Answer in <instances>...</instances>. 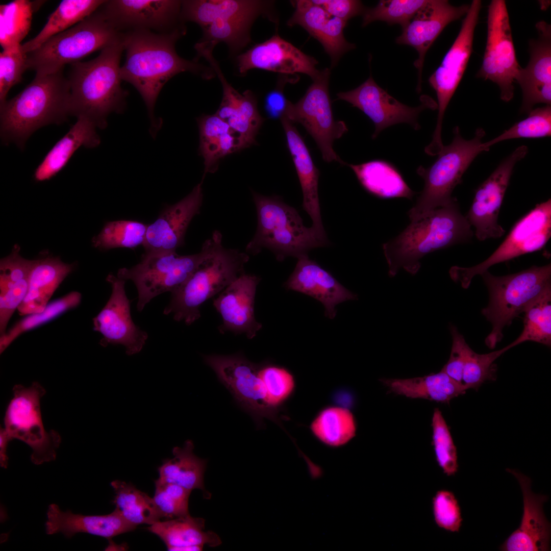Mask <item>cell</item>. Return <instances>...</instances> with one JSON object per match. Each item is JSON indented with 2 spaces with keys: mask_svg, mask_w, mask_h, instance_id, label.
<instances>
[{
  "mask_svg": "<svg viewBox=\"0 0 551 551\" xmlns=\"http://www.w3.org/2000/svg\"><path fill=\"white\" fill-rule=\"evenodd\" d=\"M182 28L167 33L147 30L123 32L126 59L120 67L122 81L131 84L139 92L147 107L153 134L158 128L154 110L158 95L171 78L182 72H190L210 79L214 70L196 61L180 57L175 49L177 41L183 35Z\"/></svg>",
  "mask_w": 551,
  "mask_h": 551,
  "instance_id": "6da1fadb",
  "label": "cell"
},
{
  "mask_svg": "<svg viewBox=\"0 0 551 551\" xmlns=\"http://www.w3.org/2000/svg\"><path fill=\"white\" fill-rule=\"evenodd\" d=\"M123 51L122 37L101 50L95 58L70 64L67 78L70 115L86 117L104 129L110 113L123 111L128 94L121 86L120 61Z\"/></svg>",
  "mask_w": 551,
  "mask_h": 551,
  "instance_id": "7a4b0ae2",
  "label": "cell"
},
{
  "mask_svg": "<svg viewBox=\"0 0 551 551\" xmlns=\"http://www.w3.org/2000/svg\"><path fill=\"white\" fill-rule=\"evenodd\" d=\"M70 87L63 70L36 74L20 93L0 105L1 137L5 143L23 148L30 136L49 124L60 123L69 115Z\"/></svg>",
  "mask_w": 551,
  "mask_h": 551,
  "instance_id": "3957f363",
  "label": "cell"
},
{
  "mask_svg": "<svg viewBox=\"0 0 551 551\" xmlns=\"http://www.w3.org/2000/svg\"><path fill=\"white\" fill-rule=\"evenodd\" d=\"M473 235L471 226L461 213L457 201L437 208L411 223L397 236L383 245L391 277L400 268L412 274L420 267L419 260L436 250L466 242Z\"/></svg>",
  "mask_w": 551,
  "mask_h": 551,
  "instance_id": "277c9868",
  "label": "cell"
},
{
  "mask_svg": "<svg viewBox=\"0 0 551 551\" xmlns=\"http://www.w3.org/2000/svg\"><path fill=\"white\" fill-rule=\"evenodd\" d=\"M257 215V227L246 247L247 254L257 255L267 248L279 261L288 257L297 259L312 249L327 246V235L304 226L298 212L278 196H267L252 191Z\"/></svg>",
  "mask_w": 551,
  "mask_h": 551,
  "instance_id": "5b68a950",
  "label": "cell"
},
{
  "mask_svg": "<svg viewBox=\"0 0 551 551\" xmlns=\"http://www.w3.org/2000/svg\"><path fill=\"white\" fill-rule=\"evenodd\" d=\"M249 259L246 253L224 247L220 238L188 280L171 292L163 313L171 314L175 320L191 324L200 318V307L204 302L245 273Z\"/></svg>",
  "mask_w": 551,
  "mask_h": 551,
  "instance_id": "8992f818",
  "label": "cell"
},
{
  "mask_svg": "<svg viewBox=\"0 0 551 551\" xmlns=\"http://www.w3.org/2000/svg\"><path fill=\"white\" fill-rule=\"evenodd\" d=\"M122 34L99 7L80 22L27 53V69L40 76L57 72L66 64L80 61L91 53L117 42Z\"/></svg>",
  "mask_w": 551,
  "mask_h": 551,
  "instance_id": "52a82bcc",
  "label": "cell"
},
{
  "mask_svg": "<svg viewBox=\"0 0 551 551\" xmlns=\"http://www.w3.org/2000/svg\"><path fill=\"white\" fill-rule=\"evenodd\" d=\"M454 138L443 145L438 158L429 167L420 166L417 173L424 181V186L414 206L408 214L411 221L424 217L435 209L447 206L457 199L452 196L455 187L475 157L486 151L482 147L484 130L478 129L470 140L463 138L458 127L453 130Z\"/></svg>",
  "mask_w": 551,
  "mask_h": 551,
  "instance_id": "ba28073f",
  "label": "cell"
},
{
  "mask_svg": "<svg viewBox=\"0 0 551 551\" xmlns=\"http://www.w3.org/2000/svg\"><path fill=\"white\" fill-rule=\"evenodd\" d=\"M489 296L482 314L492 325L485 340L490 349H494L503 337V331L523 312L535 298L551 288V265L533 266L520 272L495 276L488 270L481 275Z\"/></svg>",
  "mask_w": 551,
  "mask_h": 551,
  "instance_id": "9c48e42d",
  "label": "cell"
},
{
  "mask_svg": "<svg viewBox=\"0 0 551 551\" xmlns=\"http://www.w3.org/2000/svg\"><path fill=\"white\" fill-rule=\"evenodd\" d=\"M221 238L220 232H214L201 251L193 255L181 256L176 252L144 253L138 264L119 269L117 277L134 282L138 293L137 308L142 311L153 298L166 292L171 293L182 285Z\"/></svg>",
  "mask_w": 551,
  "mask_h": 551,
  "instance_id": "30bf717a",
  "label": "cell"
},
{
  "mask_svg": "<svg viewBox=\"0 0 551 551\" xmlns=\"http://www.w3.org/2000/svg\"><path fill=\"white\" fill-rule=\"evenodd\" d=\"M4 418L5 430L11 439H17L30 446L32 462L36 465L56 459L61 438L54 430L46 431L41 418L40 399L45 393L37 382L26 388L16 385Z\"/></svg>",
  "mask_w": 551,
  "mask_h": 551,
  "instance_id": "8fae6325",
  "label": "cell"
},
{
  "mask_svg": "<svg viewBox=\"0 0 551 551\" xmlns=\"http://www.w3.org/2000/svg\"><path fill=\"white\" fill-rule=\"evenodd\" d=\"M330 70L325 68L313 79L305 95L296 103L289 101L285 115L292 122L301 124L311 136L326 162L345 165L333 149L335 140L348 131L343 121L335 120L329 92Z\"/></svg>",
  "mask_w": 551,
  "mask_h": 551,
  "instance_id": "7c38bea8",
  "label": "cell"
},
{
  "mask_svg": "<svg viewBox=\"0 0 551 551\" xmlns=\"http://www.w3.org/2000/svg\"><path fill=\"white\" fill-rule=\"evenodd\" d=\"M481 6V1H472L454 42L440 65L429 78V84L436 93L438 110L432 140L425 147V152L430 155H437L443 146L441 130L444 115L462 78L471 55L474 30Z\"/></svg>",
  "mask_w": 551,
  "mask_h": 551,
  "instance_id": "4fadbf2b",
  "label": "cell"
},
{
  "mask_svg": "<svg viewBox=\"0 0 551 551\" xmlns=\"http://www.w3.org/2000/svg\"><path fill=\"white\" fill-rule=\"evenodd\" d=\"M551 236V199L537 204L513 227L504 241L486 260L470 267L453 266L450 278L468 288L473 278L491 266L542 249Z\"/></svg>",
  "mask_w": 551,
  "mask_h": 551,
  "instance_id": "5bb4252c",
  "label": "cell"
},
{
  "mask_svg": "<svg viewBox=\"0 0 551 551\" xmlns=\"http://www.w3.org/2000/svg\"><path fill=\"white\" fill-rule=\"evenodd\" d=\"M520 67L506 2L493 0L488 6L486 44L477 77L497 85L501 99L508 102L514 96V83Z\"/></svg>",
  "mask_w": 551,
  "mask_h": 551,
  "instance_id": "9a60e30c",
  "label": "cell"
},
{
  "mask_svg": "<svg viewBox=\"0 0 551 551\" xmlns=\"http://www.w3.org/2000/svg\"><path fill=\"white\" fill-rule=\"evenodd\" d=\"M204 359L258 426L262 427L266 418L282 427L278 409L270 408L266 402L265 390L258 374L261 364L250 361L240 353L210 355L204 356Z\"/></svg>",
  "mask_w": 551,
  "mask_h": 551,
  "instance_id": "2e32d148",
  "label": "cell"
},
{
  "mask_svg": "<svg viewBox=\"0 0 551 551\" xmlns=\"http://www.w3.org/2000/svg\"><path fill=\"white\" fill-rule=\"evenodd\" d=\"M337 96V99L346 101L361 110L373 122L375 127L373 139L384 129L400 123H408L414 129L419 130V114L426 109L437 108L436 102L428 96L421 97V104L418 107L405 105L380 87L371 76L356 88L340 92Z\"/></svg>",
  "mask_w": 551,
  "mask_h": 551,
  "instance_id": "e0dca14e",
  "label": "cell"
},
{
  "mask_svg": "<svg viewBox=\"0 0 551 551\" xmlns=\"http://www.w3.org/2000/svg\"><path fill=\"white\" fill-rule=\"evenodd\" d=\"M528 152L525 145L517 147L477 188L465 216L480 241L502 237L506 231L498 223L500 207L516 164Z\"/></svg>",
  "mask_w": 551,
  "mask_h": 551,
  "instance_id": "ac0fdd59",
  "label": "cell"
},
{
  "mask_svg": "<svg viewBox=\"0 0 551 551\" xmlns=\"http://www.w3.org/2000/svg\"><path fill=\"white\" fill-rule=\"evenodd\" d=\"M106 280L111 285L112 293L104 307L93 318V330L103 335L100 344H121L126 354L139 353L148 338L147 333L133 322L131 315V301L125 291L126 280L109 274Z\"/></svg>",
  "mask_w": 551,
  "mask_h": 551,
  "instance_id": "d6986e66",
  "label": "cell"
},
{
  "mask_svg": "<svg viewBox=\"0 0 551 551\" xmlns=\"http://www.w3.org/2000/svg\"><path fill=\"white\" fill-rule=\"evenodd\" d=\"M182 1L176 0H111L100 7L119 31L128 29L171 32L180 19Z\"/></svg>",
  "mask_w": 551,
  "mask_h": 551,
  "instance_id": "ffe728a7",
  "label": "cell"
},
{
  "mask_svg": "<svg viewBox=\"0 0 551 551\" xmlns=\"http://www.w3.org/2000/svg\"><path fill=\"white\" fill-rule=\"evenodd\" d=\"M469 5L454 6L446 0H428L396 39L397 44L414 48L418 57L414 63L418 69L417 89L421 86V74L425 54L432 44L450 22L465 16Z\"/></svg>",
  "mask_w": 551,
  "mask_h": 551,
  "instance_id": "44dd1931",
  "label": "cell"
},
{
  "mask_svg": "<svg viewBox=\"0 0 551 551\" xmlns=\"http://www.w3.org/2000/svg\"><path fill=\"white\" fill-rule=\"evenodd\" d=\"M239 72L260 69L285 74L302 73L314 79L319 73L318 62L291 43L275 34L257 43L237 58Z\"/></svg>",
  "mask_w": 551,
  "mask_h": 551,
  "instance_id": "7402d4cb",
  "label": "cell"
},
{
  "mask_svg": "<svg viewBox=\"0 0 551 551\" xmlns=\"http://www.w3.org/2000/svg\"><path fill=\"white\" fill-rule=\"evenodd\" d=\"M536 28L538 37L529 42V63L515 80L522 92V113H529L537 104H551V27L541 20Z\"/></svg>",
  "mask_w": 551,
  "mask_h": 551,
  "instance_id": "603a6c76",
  "label": "cell"
},
{
  "mask_svg": "<svg viewBox=\"0 0 551 551\" xmlns=\"http://www.w3.org/2000/svg\"><path fill=\"white\" fill-rule=\"evenodd\" d=\"M506 471L517 480L522 493L523 511L519 527L500 546L503 551H547L550 550V523L543 510L546 495L531 490L529 477L516 469Z\"/></svg>",
  "mask_w": 551,
  "mask_h": 551,
  "instance_id": "cb8c5ba5",
  "label": "cell"
},
{
  "mask_svg": "<svg viewBox=\"0 0 551 551\" xmlns=\"http://www.w3.org/2000/svg\"><path fill=\"white\" fill-rule=\"evenodd\" d=\"M201 182L179 202L167 207L147 226L143 246L145 253L176 252L184 243L186 230L199 213L203 194Z\"/></svg>",
  "mask_w": 551,
  "mask_h": 551,
  "instance_id": "d4e9b609",
  "label": "cell"
},
{
  "mask_svg": "<svg viewBox=\"0 0 551 551\" xmlns=\"http://www.w3.org/2000/svg\"><path fill=\"white\" fill-rule=\"evenodd\" d=\"M261 278L244 273L219 293L213 306L220 314L222 323L219 331L244 334L252 339L262 328L255 318L254 304L257 286Z\"/></svg>",
  "mask_w": 551,
  "mask_h": 551,
  "instance_id": "484cf974",
  "label": "cell"
},
{
  "mask_svg": "<svg viewBox=\"0 0 551 551\" xmlns=\"http://www.w3.org/2000/svg\"><path fill=\"white\" fill-rule=\"evenodd\" d=\"M295 11L287 22L289 27L298 25L317 39L322 45L335 66L340 58L355 47L344 36L347 21L329 14L312 1L300 0L292 2Z\"/></svg>",
  "mask_w": 551,
  "mask_h": 551,
  "instance_id": "4316f807",
  "label": "cell"
},
{
  "mask_svg": "<svg viewBox=\"0 0 551 551\" xmlns=\"http://www.w3.org/2000/svg\"><path fill=\"white\" fill-rule=\"evenodd\" d=\"M284 285L288 290L304 293L321 302L325 316L330 319L336 316L337 305L357 298L308 256L298 258L293 272Z\"/></svg>",
  "mask_w": 551,
  "mask_h": 551,
  "instance_id": "83f0119b",
  "label": "cell"
},
{
  "mask_svg": "<svg viewBox=\"0 0 551 551\" xmlns=\"http://www.w3.org/2000/svg\"><path fill=\"white\" fill-rule=\"evenodd\" d=\"M136 527L128 522L117 508L107 515H84L69 510L63 512L55 504L48 506L45 523L47 534L61 533L67 538L85 533L110 539Z\"/></svg>",
  "mask_w": 551,
  "mask_h": 551,
  "instance_id": "f1b7e54d",
  "label": "cell"
},
{
  "mask_svg": "<svg viewBox=\"0 0 551 551\" xmlns=\"http://www.w3.org/2000/svg\"><path fill=\"white\" fill-rule=\"evenodd\" d=\"M273 3L244 0H189L182 1L180 19L192 21L202 28L217 20L254 21L263 15L272 19Z\"/></svg>",
  "mask_w": 551,
  "mask_h": 551,
  "instance_id": "f546056e",
  "label": "cell"
},
{
  "mask_svg": "<svg viewBox=\"0 0 551 551\" xmlns=\"http://www.w3.org/2000/svg\"><path fill=\"white\" fill-rule=\"evenodd\" d=\"M222 86L223 97L215 114L225 121L239 137L242 149L256 143V137L264 121L257 108L255 96L250 90L242 94L217 71Z\"/></svg>",
  "mask_w": 551,
  "mask_h": 551,
  "instance_id": "4dcf8cb0",
  "label": "cell"
},
{
  "mask_svg": "<svg viewBox=\"0 0 551 551\" xmlns=\"http://www.w3.org/2000/svg\"><path fill=\"white\" fill-rule=\"evenodd\" d=\"M285 133L287 145L292 156L300 184L303 209L312 220V227L327 235L320 214L318 196L319 171L315 166L309 149L293 123L285 117L281 118Z\"/></svg>",
  "mask_w": 551,
  "mask_h": 551,
  "instance_id": "1f68e13d",
  "label": "cell"
},
{
  "mask_svg": "<svg viewBox=\"0 0 551 551\" xmlns=\"http://www.w3.org/2000/svg\"><path fill=\"white\" fill-rule=\"evenodd\" d=\"M73 269L72 264L65 263L58 258L35 260L27 295L17 309L20 315L42 311L60 284Z\"/></svg>",
  "mask_w": 551,
  "mask_h": 551,
  "instance_id": "d6a6232c",
  "label": "cell"
},
{
  "mask_svg": "<svg viewBox=\"0 0 551 551\" xmlns=\"http://www.w3.org/2000/svg\"><path fill=\"white\" fill-rule=\"evenodd\" d=\"M96 128L95 124L89 119L78 118L77 122L55 144L36 169L35 180L44 181L56 176L80 147L93 148L98 146L101 139Z\"/></svg>",
  "mask_w": 551,
  "mask_h": 551,
  "instance_id": "836d02e7",
  "label": "cell"
},
{
  "mask_svg": "<svg viewBox=\"0 0 551 551\" xmlns=\"http://www.w3.org/2000/svg\"><path fill=\"white\" fill-rule=\"evenodd\" d=\"M197 121L199 153L204 160V178L207 172L217 170L221 159L242 148L238 135L215 114L203 115Z\"/></svg>",
  "mask_w": 551,
  "mask_h": 551,
  "instance_id": "e575fe53",
  "label": "cell"
},
{
  "mask_svg": "<svg viewBox=\"0 0 551 551\" xmlns=\"http://www.w3.org/2000/svg\"><path fill=\"white\" fill-rule=\"evenodd\" d=\"M205 520L187 515L159 521L147 530L159 537L168 550L182 551L185 547L206 545L215 547L221 543L220 537L212 531H205Z\"/></svg>",
  "mask_w": 551,
  "mask_h": 551,
  "instance_id": "d590c367",
  "label": "cell"
},
{
  "mask_svg": "<svg viewBox=\"0 0 551 551\" xmlns=\"http://www.w3.org/2000/svg\"><path fill=\"white\" fill-rule=\"evenodd\" d=\"M382 382L397 394L412 398H423L442 403L465 393L467 388L442 370L422 377L383 379Z\"/></svg>",
  "mask_w": 551,
  "mask_h": 551,
  "instance_id": "8d00e7d4",
  "label": "cell"
},
{
  "mask_svg": "<svg viewBox=\"0 0 551 551\" xmlns=\"http://www.w3.org/2000/svg\"><path fill=\"white\" fill-rule=\"evenodd\" d=\"M345 165L352 169L363 188L375 196L411 199L415 194L399 171L387 161L374 160L356 165L346 163Z\"/></svg>",
  "mask_w": 551,
  "mask_h": 551,
  "instance_id": "74e56055",
  "label": "cell"
},
{
  "mask_svg": "<svg viewBox=\"0 0 551 551\" xmlns=\"http://www.w3.org/2000/svg\"><path fill=\"white\" fill-rule=\"evenodd\" d=\"M194 444L191 440L185 441L183 447H174L173 458L163 461L158 468V481L180 486L189 491L202 490L207 498L210 496L205 490L204 475L207 460L198 458L193 452Z\"/></svg>",
  "mask_w": 551,
  "mask_h": 551,
  "instance_id": "f35d334b",
  "label": "cell"
},
{
  "mask_svg": "<svg viewBox=\"0 0 551 551\" xmlns=\"http://www.w3.org/2000/svg\"><path fill=\"white\" fill-rule=\"evenodd\" d=\"M104 0H64L51 14L40 32L21 44L25 53L38 48L52 37L61 33L92 14L104 3Z\"/></svg>",
  "mask_w": 551,
  "mask_h": 551,
  "instance_id": "ab89813d",
  "label": "cell"
},
{
  "mask_svg": "<svg viewBox=\"0 0 551 551\" xmlns=\"http://www.w3.org/2000/svg\"><path fill=\"white\" fill-rule=\"evenodd\" d=\"M115 495L112 501L122 516L137 526L149 525L161 519L153 498L137 489L130 483L120 480L111 483Z\"/></svg>",
  "mask_w": 551,
  "mask_h": 551,
  "instance_id": "60d3db41",
  "label": "cell"
},
{
  "mask_svg": "<svg viewBox=\"0 0 551 551\" xmlns=\"http://www.w3.org/2000/svg\"><path fill=\"white\" fill-rule=\"evenodd\" d=\"M43 1L15 0L0 6V44L3 49L20 44L29 32L33 14Z\"/></svg>",
  "mask_w": 551,
  "mask_h": 551,
  "instance_id": "b9f144b4",
  "label": "cell"
},
{
  "mask_svg": "<svg viewBox=\"0 0 551 551\" xmlns=\"http://www.w3.org/2000/svg\"><path fill=\"white\" fill-rule=\"evenodd\" d=\"M310 428L320 441L332 447L346 444L355 436L356 432L352 412L338 407L322 410L312 422Z\"/></svg>",
  "mask_w": 551,
  "mask_h": 551,
  "instance_id": "7bdbcfd3",
  "label": "cell"
},
{
  "mask_svg": "<svg viewBox=\"0 0 551 551\" xmlns=\"http://www.w3.org/2000/svg\"><path fill=\"white\" fill-rule=\"evenodd\" d=\"M523 329L511 344L513 347L525 341L551 345V288L533 300L523 312Z\"/></svg>",
  "mask_w": 551,
  "mask_h": 551,
  "instance_id": "ee69618b",
  "label": "cell"
},
{
  "mask_svg": "<svg viewBox=\"0 0 551 551\" xmlns=\"http://www.w3.org/2000/svg\"><path fill=\"white\" fill-rule=\"evenodd\" d=\"M253 22L245 20H217L203 28L202 39L195 45L197 53L211 52L219 43L227 44L236 53L250 41V28Z\"/></svg>",
  "mask_w": 551,
  "mask_h": 551,
  "instance_id": "f6af8a7d",
  "label": "cell"
},
{
  "mask_svg": "<svg viewBox=\"0 0 551 551\" xmlns=\"http://www.w3.org/2000/svg\"><path fill=\"white\" fill-rule=\"evenodd\" d=\"M81 294L72 291L63 297L48 304L41 312L28 315L16 322L0 337V353L23 333L47 322L66 311L78 306L81 301Z\"/></svg>",
  "mask_w": 551,
  "mask_h": 551,
  "instance_id": "bcb514c9",
  "label": "cell"
},
{
  "mask_svg": "<svg viewBox=\"0 0 551 551\" xmlns=\"http://www.w3.org/2000/svg\"><path fill=\"white\" fill-rule=\"evenodd\" d=\"M147 228L144 223L134 220L108 222L93 238L92 243L95 247L101 249L134 248L143 244Z\"/></svg>",
  "mask_w": 551,
  "mask_h": 551,
  "instance_id": "7dc6e473",
  "label": "cell"
},
{
  "mask_svg": "<svg viewBox=\"0 0 551 551\" xmlns=\"http://www.w3.org/2000/svg\"><path fill=\"white\" fill-rule=\"evenodd\" d=\"M550 105L532 109L525 119L513 124L493 139L484 142L482 147L487 151L494 144L512 139L535 138L550 136Z\"/></svg>",
  "mask_w": 551,
  "mask_h": 551,
  "instance_id": "c3c4849f",
  "label": "cell"
},
{
  "mask_svg": "<svg viewBox=\"0 0 551 551\" xmlns=\"http://www.w3.org/2000/svg\"><path fill=\"white\" fill-rule=\"evenodd\" d=\"M428 0H382L374 7L365 9L362 26L380 20L404 28Z\"/></svg>",
  "mask_w": 551,
  "mask_h": 551,
  "instance_id": "681fc988",
  "label": "cell"
},
{
  "mask_svg": "<svg viewBox=\"0 0 551 551\" xmlns=\"http://www.w3.org/2000/svg\"><path fill=\"white\" fill-rule=\"evenodd\" d=\"M432 421V445L436 462L445 475H455L459 467L457 448L439 409H435Z\"/></svg>",
  "mask_w": 551,
  "mask_h": 551,
  "instance_id": "f907efd6",
  "label": "cell"
},
{
  "mask_svg": "<svg viewBox=\"0 0 551 551\" xmlns=\"http://www.w3.org/2000/svg\"><path fill=\"white\" fill-rule=\"evenodd\" d=\"M512 347L510 343L500 349L484 354L476 353L471 349L464 367L462 384L467 389H477L485 382L494 380L496 372L494 361Z\"/></svg>",
  "mask_w": 551,
  "mask_h": 551,
  "instance_id": "816d5d0a",
  "label": "cell"
},
{
  "mask_svg": "<svg viewBox=\"0 0 551 551\" xmlns=\"http://www.w3.org/2000/svg\"><path fill=\"white\" fill-rule=\"evenodd\" d=\"M258 374L265 390L267 404L278 409L294 389L293 375L286 368L271 364H261Z\"/></svg>",
  "mask_w": 551,
  "mask_h": 551,
  "instance_id": "f5cc1de1",
  "label": "cell"
},
{
  "mask_svg": "<svg viewBox=\"0 0 551 551\" xmlns=\"http://www.w3.org/2000/svg\"><path fill=\"white\" fill-rule=\"evenodd\" d=\"M153 497L161 518L172 519L189 514V497L191 491L176 484L155 481Z\"/></svg>",
  "mask_w": 551,
  "mask_h": 551,
  "instance_id": "db71d44e",
  "label": "cell"
},
{
  "mask_svg": "<svg viewBox=\"0 0 551 551\" xmlns=\"http://www.w3.org/2000/svg\"><path fill=\"white\" fill-rule=\"evenodd\" d=\"M27 69V53L21 44L3 49L0 53V105L7 101L9 90L21 81Z\"/></svg>",
  "mask_w": 551,
  "mask_h": 551,
  "instance_id": "11a10c76",
  "label": "cell"
},
{
  "mask_svg": "<svg viewBox=\"0 0 551 551\" xmlns=\"http://www.w3.org/2000/svg\"><path fill=\"white\" fill-rule=\"evenodd\" d=\"M434 520L440 528L450 532H459L463 519L460 505L455 494L445 489L436 492L432 500Z\"/></svg>",
  "mask_w": 551,
  "mask_h": 551,
  "instance_id": "9f6ffc18",
  "label": "cell"
},
{
  "mask_svg": "<svg viewBox=\"0 0 551 551\" xmlns=\"http://www.w3.org/2000/svg\"><path fill=\"white\" fill-rule=\"evenodd\" d=\"M19 247L15 245L11 253L0 261V294L7 291L14 284L29 279L35 260L22 257Z\"/></svg>",
  "mask_w": 551,
  "mask_h": 551,
  "instance_id": "6f0895ef",
  "label": "cell"
},
{
  "mask_svg": "<svg viewBox=\"0 0 551 551\" xmlns=\"http://www.w3.org/2000/svg\"><path fill=\"white\" fill-rule=\"evenodd\" d=\"M452 346L449 358L441 370L452 379L462 384V376L466 358L471 349L463 336L453 325L450 327Z\"/></svg>",
  "mask_w": 551,
  "mask_h": 551,
  "instance_id": "680465c9",
  "label": "cell"
},
{
  "mask_svg": "<svg viewBox=\"0 0 551 551\" xmlns=\"http://www.w3.org/2000/svg\"><path fill=\"white\" fill-rule=\"evenodd\" d=\"M29 279H24L14 284L5 293L0 294L1 336L6 332V329L9 320L27 295Z\"/></svg>",
  "mask_w": 551,
  "mask_h": 551,
  "instance_id": "91938a15",
  "label": "cell"
},
{
  "mask_svg": "<svg viewBox=\"0 0 551 551\" xmlns=\"http://www.w3.org/2000/svg\"><path fill=\"white\" fill-rule=\"evenodd\" d=\"M312 1L322 7L331 15L346 21L355 16L363 14L365 9L360 1L317 0Z\"/></svg>",
  "mask_w": 551,
  "mask_h": 551,
  "instance_id": "94428289",
  "label": "cell"
},
{
  "mask_svg": "<svg viewBox=\"0 0 551 551\" xmlns=\"http://www.w3.org/2000/svg\"><path fill=\"white\" fill-rule=\"evenodd\" d=\"M277 87L268 93L265 98V108L268 115L272 118H282L285 114L289 100L283 93L284 85L291 81L287 77L282 79Z\"/></svg>",
  "mask_w": 551,
  "mask_h": 551,
  "instance_id": "6125c7cd",
  "label": "cell"
},
{
  "mask_svg": "<svg viewBox=\"0 0 551 551\" xmlns=\"http://www.w3.org/2000/svg\"><path fill=\"white\" fill-rule=\"evenodd\" d=\"M12 439L6 433L5 429L1 428L0 430V464L1 466L7 468L8 458L7 455V447L9 442Z\"/></svg>",
  "mask_w": 551,
  "mask_h": 551,
  "instance_id": "be15d7a7",
  "label": "cell"
}]
</instances>
